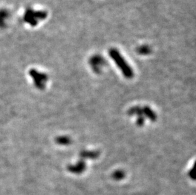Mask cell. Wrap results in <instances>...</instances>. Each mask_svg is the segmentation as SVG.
I'll return each mask as SVG.
<instances>
[{"label": "cell", "mask_w": 196, "mask_h": 195, "mask_svg": "<svg viewBox=\"0 0 196 195\" xmlns=\"http://www.w3.org/2000/svg\"><path fill=\"white\" fill-rule=\"evenodd\" d=\"M109 55L121 70L123 75L127 79H131L134 75L133 70L121 53L116 49H111L109 51Z\"/></svg>", "instance_id": "cell-1"}, {"label": "cell", "mask_w": 196, "mask_h": 195, "mask_svg": "<svg viewBox=\"0 0 196 195\" xmlns=\"http://www.w3.org/2000/svg\"><path fill=\"white\" fill-rule=\"evenodd\" d=\"M9 17V12L6 10H0V19L4 20Z\"/></svg>", "instance_id": "cell-10"}, {"label": "cell", "mask_w": 196, "mask_h": 195, "mask_svg": "<svg viewBox=\"0 0 196 195\" xmlns=\"http://www.w3.org/2000/svg\"><path fill=\"white\" fill-rule=\"evenodd\" d=\"M189 177L190 178H191L192 179H193V180H195V171L194 167L191 169V170L189 171Z\"/></svg>", "instance_id": "cell-12"}, {"label": "cell", "mask_w": 196, "mask_h": 195, "mask_svg": "<svg viewBox=\"0 0 196 195\" xmlns=\"http://www.w3.org/2000/svg\"><path fill=\"white\" fill-rule=\"evenodd\" d=\"M128 114L130 116H133V115H137L138 116H140V115H143V111H142V108L140 107V106H133L131 109H129V110L128 111Z\"/></svg>", "instance_id": "cell-6"}, {"label": "cell", "mask_w": 196, "mask_h": 195, "mask_svg": "<svg viewBox=\"0 0 196 195\" xmlns=\"http://www.w3.org/2000/svg\"><path fill=\"white\" fill-rule=\"evenodd\" d=\"M24 20L26 23L34 27L38 24V20L35 17L34 10L31 8H28L25 10L24 15Z\"/></svg>", "instance_id": "cell-2"}, {"label": "cell", "mask_w": 196, "mask_h": 195, "mask_svg": "<svg viewBox=\"0 0 196 195\" xmlns=\"http://www.w3.org/2000/svg\"><path fill=\"white\" fill-rule=\"evenodd\" d=\"M145 122V117L143 115H140L138 117V119L137 120V124L138 126H142Z\"/></svg>", "instance_id": "cell-11"}, {"label": "cell", "mask_w": 196, "mask_h": 195, "mask_svg": "<svg viewBox=\"0 0 196 195\" xmlns=\"http://www.w3.org/2000/svg\"><path fill=\"white\" fill-rule=\"evenodd\" d=\"M143 115H145L149 120L152 122H155L157 120V115L150 107L148 106H145L142 108Z\"/></svg>", "instance_id": "cell-5"}, {"label": "cell", "mask_w": 196, "mask_h": 195, "mask_svg": "<svg viewBox=\"0 0 196 195\" xmlns=\"http://www.w3.org/2000/svg\"><path fill=\"white\" fill-rule=\"evenodd\" d=\"M34 15L38 20H43L47 17V13L45 11H34Z\"/></svg>", "instance_id": "cell-9"}, {"label": "cell", "mask_w": 196, "mask_h": 195, "mask_svg": "<svg viewBox=\"0 0 196 195\" xmlns=\"http://www.w3.org/2000/svg\"><path fill=\"white\" fill-rule=\"evenodd\" d=\"M100 155V153L98 151H82L80 153L79 156L83 159H91V160H94V159L97 158Z\"/></svg>", "instance_id": "cell-4"}, {"label": "cell", "mask_w": 196, "mask_h": 195, "mask_svg": "<svg viewBox=\"0 0 196 195\" xmlns=\"http://www.w3.org/2000/svg\"><path fill=\"white\" fill-rule=\"evenodd\" d=\"M86 168V162L83 160H81L77 162L75 165H71L68 166V169L69 172L73 174H81L83 172Z\"/></svg>", "instance_id": "cell-3"}, {"label": "cell", "mask_w": 196, "mask_h": 195, "mask_svg": "<svg viewBox=\"0 0 196 195\" xmlns=\"http://www.w3.org/2000/svg\"><path fill=\"white\" fill-rule=\"evenodd\" d=\"M56 143L58 144L62 145H70L71 143V140L69 137L67 136H62L57 137V139L56 140Z\"/></svg>", "instance_id": "cell-7"}, {"label": "cell", "mask_w": 196, "mask_h": 195, "mask_svg": "<svg viewBox=\"0 0 196 195\" xmlns=\"http://www.w3.org/2000/svg\"><path fill=\"white\" fill-rule=\"evenodd\" d=\"M112 177L113 179H115V180L120 181L125 177V173L123 171H121V170L116 171L113 172Z\"/></svg>", "instance_id": "cell-8"}]
</instances>
